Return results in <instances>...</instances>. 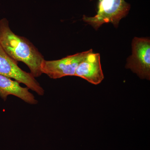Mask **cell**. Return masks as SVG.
<instances>
[{
	"label": "cell",
	"instance_id": "obj_1",
	"mask_svg": "<svg viewBox=\"0 0 150 150\" xmlns=\"http://www.w3.org/2000/svg\"><path fill=\"white\" fill-rule=\"evenodd\" d=\"M0 45L12 59L25 64L34 78L43 74L40 65L44 56L28 39L13 32L6 18L0 20Z\"/></svg>",
	"mask_w": 150,
	"mask_h": 150
},
{
	"label": "cell",
	"instance_id": "obj_2",
	"mask_svg": "<svg viewBox=\"0 0 150 150\" xmlns=\"http://www.w3.org/2000/svg\"><path fill=\"white\" fill-rule=\"evenodd\" d=\"M126 68L141 79H150V40L146 38L134 37L132 54L128 57Z\"/></svg>",
	"mask_w": 150,
	"mask_h": 150
},
{
	"label": "cell",
	"instance_id": "obj_3",
	"mask_svg": "<svg viewBox=\"0 0 150 150\" xmlns=\"http://www.w3.org/2000/svg\"><path fill=\"white\" fill-rule=\"evenodd\" d=\"M18 64V62L9 56L0 45V74L25 85L38 95H44V90L35 78L30 73L23 71Z\"/></svg>",
	"mask_w": 150,
	"mask_h": 150
},
{
	"label": "cell",
	"instance_id": "obj_4",
	"mask_svg": "<svg viewBox=\"0 0 150 150\" xmlns=\"http://www.w3.org/2000/svg\"><path fill=\"white\" fill-rule=\"evenodd\" d=\"M92 52V49H90L59 60L46 61L44 59L40 65L41 72L52 79L74 76L79 64Z\"/></svg>",
	"mask_w": 150,
	"mask_h": 150
},
{
	"label": "cell",
	"instance_id": "obj_5",
	"mask_svg": "<svg viewBox=\"0 0 150 150\" xmlns=\"http://www.w3.org/2000/svg\"><path fill=\"white\" fill-rule=\"evenodd\" d=\"M74 76L82 78L94 85L100 83L104 77L100 54L93 52L89 54L79 64Z\"/></svg>",
	"mask_w": 150,
	"mask_h": 150
},
{
	"label": "cell",
	"instance_id": "obj_6",
	"mask_svg": "<svg viewBox=\"0 0 150 150\" xmlns=\"http://www.w3.org/2000/svg\"><path fill=\"white\" fill-rule=\"evenodd\" d=\"M9 95L17 97L28 104L35 105L38 103L28 88L22 87L17 81L0 74V97L6 101Z\"/></svg>",
	"mask_w": 150,
	"mask_h": 150
}]
</instances>
